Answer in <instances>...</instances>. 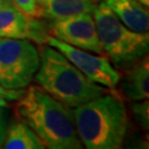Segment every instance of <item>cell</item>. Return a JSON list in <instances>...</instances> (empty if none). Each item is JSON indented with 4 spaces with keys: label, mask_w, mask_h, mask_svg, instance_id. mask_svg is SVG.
<instances>
[{
    "label": "cell",
    "mask_w": 149,
    "mask_h": 149,
    "mask_svg": "<svg viewBox=\"0 0 149 149\" xmlns=\"http://www.w3.org/2000/svg\"><path fill=\"white\" fill-rule=\"evenodd\" d=\"M16 117L24 122L49 149H81L73 109L39 85H29L15 105Z\"/></svg>",
    "instance_id": "1"
},
{
    "label": "cell",
    "mask_w": 149,
    "mask_h": 149,
    "mask_svg": "<svg viewBox=\"0 0 149 149\" xmlns=\"http://www.w3.org/2000/svg\"><path fill=\"white\" fill-rule=\"evenodd\" d=\"M75 128L83 147L118 149L127 133L128 119L122 98L105 93L74 107Z\"/></svg>",
    "instance_id": "2"
},
{
    "label": "cell",
    "mask_w": 149,
    "mask_h": 149,
    "mask_svg": "<svg viewBox=\"0 0 149 149\" xmlns=\"http://www.w3.org/2000/svg\"><path fill=\"white\" fill-rule=\"evenodd\" d=\"M33 79L50 95L71 108L108 91L87 79L59 50L50 45L40 50V65Z\"/></svg>",
    "instance_id": "3"
},
{
    "label": "cell",
    "mask_w": 149,
    "mask_h": 149,
    "mask_svg": "<svg viewBox=\"0 0 149 149\" xmlns=\"http://www.w3.org/2000/svg\"><path fill=\"white\" fill-rule=\"evenodd\" d=\"M92 15L104 53L116 66H132L148 54V32L133 31L123 24L105 1L97 2Z\"/></svg>",
    "instance_id": "4"
},
{
    "label": "cell",
    "mask_w": 149,
    "mask_h": 149,
    "mask_svg": "<svg viewBox=\"0 0 149 149\" xmlns=\"http://www.w3.org/2000/svg\"><path fill=\"white\" fill-rule=\"evenodd\" d=\"M40 65V51L24 39H0V84L9 90L26 88Z\"/></svg>",
    "instance_id": "5"
},
{
    "label": "cell",
    "mask_w": 149,
    "mask_h": 149,
    "mask_svg": "<svg viewBox=\"0 0 149 149\" xmlns=\"http://www.w3.org/2000/svg\"><path fill=\"white\" fill-rule=\"evenodd\" d=\"M47 44L59 50L71 63L94 83L109 90L115 88L120 82L119 72L113 66L108 58L103 54H93L90 51L72 47L52 36L47 40Z\"/></svg>",
    "instance_id": "6"
},
{
    "label": "cell",
    "mask_w": 149,
    "mask_h": 149,
    "mask_svg": "<svg viewBox=\"0 0 149 149\" xmlns=\"http://www.w3.org/2000/svg\"><path fill=\"white\" fill-rule=\"evenodd\" d=\"M49 31L52 37L72 47L104 54L92 12L51 21Z\"/></svg>",
    "instance_id": "7"
},
{
    "label": "cell",
    "mask_w": 149,
    "mask_h": 149,
    "mask_svg": "<svg viewBox=\"0 0 149 149\" xmlns=\"http://www.w3.org/2000/svg\"><path fill=\"white\" fill-rule=\"evenodd\" d=\"M51 37L48 24L9 5L0 9V39H24L43 45Z\"/></svg>",
    "instance_id": "8"
},
{
    "label": "cell",
    "mask_w": 149,
    "mask_h": 149,
    "mask_svg": "<svg viewBox=\"0 0 149 149\" xmlns=\"http://www.w3.org/2000/svg\"><path fill=\"white\" fill-rule=\"evenodd\" d=\"M114 15L130 30L136 32H148V7L137 0H104Z\"/></svg>",
    "instance_id": "9"
},
{
    "label": "cell",
    "mask_w": 149,
    "mask_h": 149,
    "mask_svg": "<svg viewBox=\"0 0 149 149\" xmlns=\"http://www.w3.org/2000/svg\"><path fill=\"white\" fill-rule=\"evenodd\" d=\"M39 17L51 21L92 12L97 0H37Z\"/></svg>",
    "instance_id": "10"
},
{
    "label": "cell",
    "mask_w": 149,
    "mask_h": 149,
    "mask_svg": "<svg viewBox=\"0 0 149 149\" xmlns=\"http://www.w3.org/2000/svg\"><path fill=\"white\" fill-rule=\"evenodd\" d=\"M123 92L130 101H144L149 97L148 55L134 63L123 83Z\"/></svg>",
    "instance_id": "11"
},
{
    "label": "cell",
    "mask_w": 149,
    "mask_h": 149,
    "mask_svg": "<svg viewBox=\"0 0 149 149\" xmlns=\"http://www.w3.org/2000/svg\"><path fill=\"white\" fill-rule=\"evenodd\" d=\"M2 148L44 149L45 146L26 123L16 117L7 125Z\"/></svg>",
    "instance_id": "12"
},
{
    "label": "cell",
    "mask_w": 149,
    "mask_h": 149,
    "mask_svg": "<svg viewBox=\"0 0 149 149\" xmlns=\"http://www.w3.org/2000/svg\"><path fill=\"white\" fill-rule=\"evenodd\" d=\"M140 102V101H139ZM133 111L135 114V117L138 120V123L144 128H148L149 124V103L148 100H144L140 103H136L133 105Z\"/></svg>",
    "instance_id": "13"
},
{
    "label": "cell",
    "mask_w": 149,
    "mask_h": 149,
    "mask_svg": "<svg viewBox=\"0 0 149 149\" xmlns=\"http://www.w3.org/2000/svg\"><path fill=\"white\" fill-rule=\"evenodd\" d=\"M12 6H15L19 10L27 13L31 17L40 18L39 17V9H38L37 0H10Z\"/></svg>",
    "instance_id": "14"
},
{
    "label": "cell",
    "mask_w": 149,
    "mask_h": 149,
    "mask_svg": "<svg viewBox=\"0 0 149 149\" xmlns=\"http://www.w3.org/2000/svg\"><path fill=\"white\" fill-rule=\"evenodd\" d=\"M23 90H9L0 84V95H2L3 97H6L8 101H17L23 93Z\"/></svg>",
    "instance_id": "15"
},
{
    "label": "cell",
    "mask_w": 149,
    "mask_h": 149,
    "mask_svg": "<svg viewBox=\"0 0 149 149\" xmlns=\"http://www.w3.org/2000/svg\"><path fill=\"white\" fill-rule=\"evenodd\" d=\"M7 125H8L7 113L3 109V107H0V148H2V143H3V138H5Z\"/></svg>",
    "instance_id": "16"
},
{
    "label": "cell",
    "mask_w": 149,
    "mask_h": 149,
    "mask_svg": "<svg viewBox=\"0 0 149 149\" xmlns=\"http://www.w3.org/2000/svg\"><path fill=\"white\" fill-rule=\"evenodd\" d=\"M9 102L6 97H3L2 95H0V107H3V108H7L9 107Z\"/></svg>",
    "instance_id": "17"
},
{
    "label": "cell",
    "mask_w": 149,
    "mask_h": 149,
    "mask_svg": "<svg viewBox=\"0 0 149 149\" xmlns=\"http://www.w3.org/2000/svg\"><path fill=\"white\" fill-rule=\"evenodd\" d=\"M9 5H12L10 2V0H0V9H2V8H5V7Z\"/></svg>",
    "instance_id": "18"
},
{
    "label": "cell",
    "mask_w": 149,
    "mask_h": 149,
    "mask_svg": "<svg viewBox=\"0 0 149 149\" xmlns=\"http://www.w3.org/2000/svg\"><path fill=\"white\" fill-rule=\"evenodd\" d=\"M138 2H140L141 5L146 6V7H149V0H137Z\"/></svg>",
    "instance_id": "19"
}]
</instances>
